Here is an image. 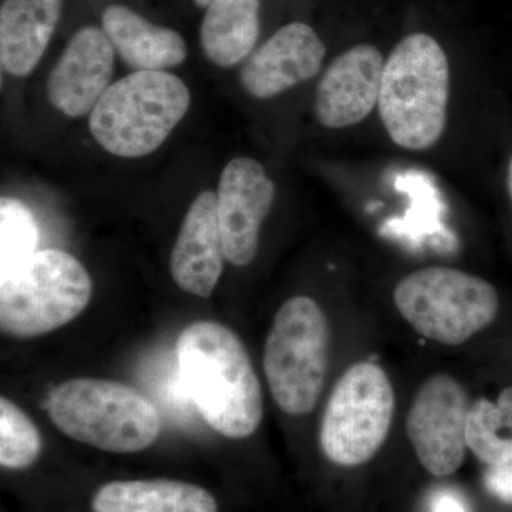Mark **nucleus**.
<instances>
[{
	"label": "nucleus",
	"instance_id": "aec40b11",
	"mask_svg": "<svg viewBox=\"0 0 512 512\" xmlns=\"http://www.w3.org/2000/svg\"><path fill=\"white\" fill-rule=\"evenodd\" d=\"M42 453V437L28 414L6 397L0 400V464L10 470L32 466Z\"/></svg>",
	"mask_w": 512,
	"mask_h": 512
},
{
	"label": "nucleus",
	"instance_id": "6e6552de",
	"mask_svg": "<svg viewBox=\"0 0 512 512\" xmlns=\"http://www.w3.org/2000/svg\"><path fill=\"white\" fill-rule=\"evenodd\" d=\"M394 390L382 367L359 362L330 394L320 427V447L332 463L355 467L375 456L392 426Z\"/></svg>",
	"mask_w": 512,
	"mask_h": 512
},
{
	"label": "nucleus",
	"instance_id": "f257e3e1",
	"mask_svg": "<svg viewBox=\"0 0 512 512\" xmlns=\"http://www.w3.org/2000/svg\"><path fill=\"white\" fill-rule=\"evenodd\" d=\"M181 389L202 420L228 439H247L264 417L261 384L237 333L210 320L192 323L175 348Z\"/></svg>",
	"mask_w": 512,
	"mask_h": 512
},
{
	"label": "nucleus",
	"instance_id": "2eb2a0df",
	"mask_svg": "<svg viewBox=\"0 0 512 512\" xmlns=\"http://www.w3.org/2000/svg\"><path fill=\"white\" fill-rule=\"evenodd\" d=\"M101 25L117 55L136 72H165L187 59V45L180 33L154 25L126 6L106 8Z\"/></svg>",
	"mask_w": 512,
	"mask_h": 512
},
{
	"label": "nucleus",
	"instance_id": "ddd939ff",
	"mask_svg": "<svg viewBox=\"0 0 512 512\" xmlns=\"http://www.w3.org/2000/svg\"><path fill=\"white\" fill-rule=\"evenodd\" d=\"M113 45L103 29L77 30L47 80V99L64 116L92 113L110 87L114 72Z\"/></svg>",
	"mask_w": 512,
	"mask_h": 512
},
{
	"label": "nucleus",
	"instance_id": "f03ea898",
	"mask_svg": "<svg viewBox=\"0 0 512 512\" xmlns=\"http://www.w3.org/2000/svg\"><path fill=\"white\" fill-rule=\"evenodd\" d=\"M450 63L443 46L427 33L397 43L384 62L380 119L396 146L426 151L447 126Z\"/></svg>",
	"mask_w": 512,
	"mask_h": 512
},
{
	"label": "nucleus",
	"instance_id": "4468645a",
	"mask_svg": "<svg viewBox=\"0 0 512 512\" xmlns=\"http://www.w3.org/2000/svg\"><path fill=\"white\" fill-rule=\"evenodd\" d=\"M224 258L217 192L204 191L185 214L171 254V276L184 292L208 298L220 281Z\"/></svg>",
	"mask_w": 512,
	"mask_h": 512
},
{
	"label": "nucleus",
	"instance_id": "f3484780",
	"mask_svg": "<svg viewBox=\"0 0 512 512\" xmlns=\"http://www.w3.org/2000/svg\"><path fill=\"white\" fill-rule=\"evenodd\" d=\"M94 512H218L217 500L198 485L177 480H131L104 484Z\"/></svg>",
	"mask_w": 512,
	"mask_h": 512
},
{
	"label": "nucleus",
	"instance_id": "5701e85b",
	"mask_svg": "<svg viewBox=\"0 0 512 512\" xmlns=\"http://www.w3.org/2000/svg\"><path fill=\"white\" fill-rule=\"evenodd\" d=\"M430 512H468L463 498L451 490L436 491L430 498Z\"/></svg>",
	"mask_w": 512,
	"mask_h": 512
},
{
	"label": "nucleus",
	"instance_id": "6ab92c4d",
	"mask_svg": "<svg viewBox=\"0 0 512 512\" xmlns=\"http://www.w3.org/2000/svg\"><path fill=\"white\" fill-rule=\"evenodd\" d=\"M466 443L488 466L512 460V387L500 393L497 403L478 399L470 407Z\"/></svg>",
	"mask_w": 512,
	"mask_h": 512
},
{
	"label": "nucleus",
	"instance_id": "9b49d317",
	"mask_svg": "<svg viewBox=\"0 0 512 512\" xmlns=\"http://www.w3.org/2000/svg\"><path fill=\"white\" fill-rule=\"evenodd\" d=\"M325 56L326 47L312 26L288 23L252 52L239 83L254 99H272L318 76Z\"/></svg>",
	"mask_w": 512,
	"mask_h": 512
},
{
	"label": "nucleus",
	"instance_id": "b1692460",
	"mask_svg": "<svg viewBox=\"0 0 512 512\" xmlns=\"http://www.w3.org/2000/svg\"><path fill=\"white\" fill-rule=\"evenodd\" d=\"M508 190H510L511 200H512V157L510 161V165H508Z\"/></svg>",
	"mask_w": 512,
	"mask_h": 512
},
{
	"label": "nucleus",
	"instance_id": "423d86ee",
	"mask_svg": "<svg viewBox=\"0 0 512 512\" xmlns=\"http://www.w3.org/2000/svg\"><path fill=\"white\" fill-rule=\"evenodd\" d=\"M397 311L423 338L457 346L488 328L500 311L493 285L450 266L404 276L393 293Z\"/></svg>",
	"mask_w": 512,
	"mask_h": 512
},
{
	"label": "nucleus",
	"instance_id": "9d476101",
	"mask_svg": "<svg viewBox=\"0 0 512 512\" xmlns=\"http://www.w3.org/2000/svg\"><path fill=\"white\" fill-rule=\"evenodd\" d=\"M276 188L264 165L251 157H237L222 170L217 190L225 258L247 266L259 249L262 224L274 205Z\"/></svg>",
	"mask_w": 512,
	"mask_h": 512
},
{
	"label": "nucleus",
	"instance_id": "412c9836",
	"mask_svg": "<svg viewBox=\"0 0 512 512\" xmlns=\"http://www.w3.org/2000/svg\"><path fill=\"white\" fill-rule=\"evenodd\" d=\"M37 225L29 208L15 198L0 202V272L22 264L36 252Z\"/></svg>",
	"mask_w": 512,
	"mask_h": 512
},
{
	"label": "nucleus",
	"instance_id": "f8f14e48",
	"mask_svg": "<svg viewBox=\"0 0 512 512\" xmlns=\"http://www.w3.org/2000/svg\"><path fill=\"white\" fill-rule=\"evenodd\" d=\"M384 60L373 45H356L329 64L315 96L316 119L340 130L362 123L379 103Z\"/></svg>",
	"mask_w": 512,
	"mask_h": 512
},
{
	"label": "nucleus",
	"instance_id": "7ed1b4c3",
	"mask_svg": "<svg viewBox=\"0 0 512 512\" xmlns=\"http://www.w3.org/2000/svg\"><path fill=\"white\" fill-rule=\"evenodd\" d=\"M53 424L70 439L110 453H137L156 443V406L133 387L103 379H72L47 399Z\"/></svg>",
	"mask_w": 512,
	"mask_h": 512
},
{
	"label": "nucleus",
	"instance_id": "20e7f679",
	"mask_svg": "<svg viewBox=\"0 0 512 512\" xmlns=\"http://www.w3.org/2000/svg\"><path fill=\"white\" fill-rule=\"evenodd\" d=\"M187 84L167 72H134L110 84L89 117L90 133L107 153L140 158L154 153L188 113Z\"/></svg>",
	"mask_w": 512,
	"mask_h": 512
},
{
	"label": "nucleus",
	"instance_id": "39448f33",
	"mask_svg": "<svg viewBox=\"0 0 512 512\" xmlns=\"http://www.w3.org/2000/svg\"><path fill=\"white\" fill-rule=\"evenodd\" d=\"M92 293V278L73 255L36 251L0 279V326L13 338L46 335L76 319Z\"/></svg>",
	"mask_w": 512,
	"mask_h": 512
},
{
	"label": "nucleus",
	"instance_id": "a211bd4d",
	"mask_svg": "<svg viewBox=\"0 0 512 512\" xmlns=\"http://www.w3.org/2000/svg\"><path fill=\"white\" fill-rule=\"evenodd\" d=\"M261 0H214L205 12L200 42L215 66L231 69L254 52Z\"/></svg>",
	"mask_w": 512,
	"mask_h": 512
},
{
	"label": "nucleus",
	"instance_id": "4be33fe9",
	"mask_svg": "<svg viewBox=\"0 0 512 512\" xmlns=\"http://www.w3.org/2000/svg\"><path fill=\"white\" fill-rule=\"evenodd\" d=\"M484 481L485 487L494 497L512 504V460L488 467Z\"/></svg>",
	"mask_w": 512,
	"mask_h": 512
},
{
	"label": "nucleus",
	"instance_id": "1a4fd4ad",
	"mask_svg": "<svg viewBox=\"0 0 512 512\" xmlns=\"http://www.w3.org/2000/svg\"><path fill=\"white\" fill-rule=\"evenodd\" d=\"M468 412L466 389L446 373L431 376L414 397L407 437L421 466L433 476H451L463 464Z\"/></svg>",
	"mask_w": 512,
	"mask_h": 512
},
{
	"label": "nucleus",
	"instance_id": "393cba45",
	"mask_svg": "<svg viewBox=\"0 0 512 512\" xmlns=\"http://www.w3.org/2000/svg\"><path fill=\"white\" fill-rule=\"evenodd\" d=\"M195 5L200 6V8H208L214 0H194Z\"/></svg>",
	"mask_w": 512,
	"mask_h": 512
},
{
	"label": "nucleus",
	"instance_id": "0eeeda50",
	"mask_svg": "<svg viewBox=\"0 0 512 512\" xmlns=\"http://www.w3.org/2000/svg\"><path fill=\"white\" fill-rule=\"evenodd\" d=\"M329 363V325L309 296H293L276 312L266 338V382L279 409L291 416L311 413Z\"/></svg>",
	"mask_w": 512,
	"mask_h": 512
},
{
	"label": "nucleus",
	"instance_id": "dca6fc26",
	"mask_svg": "<svg viewBox=\"0 0 512 512\" xmlns=\"http://www.w3.org/2000/svg\"><path fill=\"white\" fill-rule=\"evenodd\" d=\"M63 0H3L0 63L10 76L32 73L45 55L62 16Z\"/></svg>",
	"mask_w": 512,
	"mask_h": 512
}]
</instances>
